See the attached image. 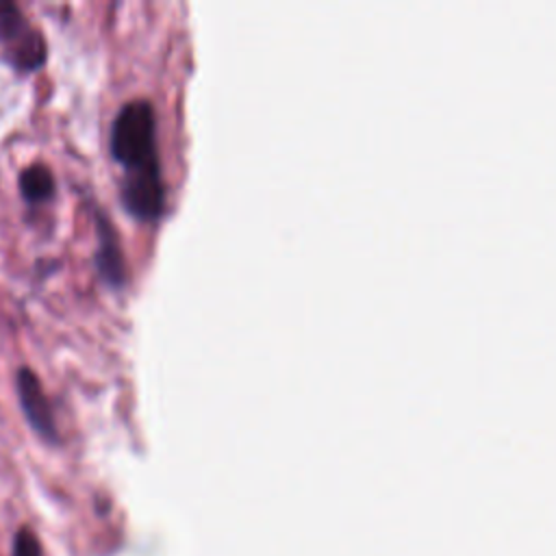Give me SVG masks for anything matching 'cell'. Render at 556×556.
I'll return each mask as SVG.
<instances>
[{"mask_svg":"<svg viewBox=\"0 0 556 556\" xmlns=\"http://www.w3.org/2000/svg\"><path fill=\"white\" fill-rule=\"evenodd\" d=\"M111 159L122 167L119 200L139 224H156L165 213V180L156 143V111L150 100L124 102L109 130Z\"/></svg>","mask_w":556,"mask_h":556,"instance_id":"6da1fadb","label":"cell"},{"mask_svg":"<svg viewBox=\"0 0 556 556\" xmlns=\"http://www.w3.org/2000/svg\"><path fill=\"white\" fill-rule=\"evenodd\" d=\"M0 61L28 76L48 63V41L37 24L9 0H0Z\"/></svg>","mask_w":556,"mask_h":556,"instance_id":"7a4b0ae2","label":"cell"},{"mask_svg":"<svg viewBox=\"0 0 556 556\" xmlns=\"http://www.w3.org/2000/svg\"><path fill=\"white\" fill-rule=\"evenodd\" d=\"M91 219L96 230L93 267L100 282L111 291H124L128 285V265L122 248L119 232L100 204H91Z\"/></svg>","mask_w":556,"mask_h":556,"instance_id":"3957f363","label":"cell"},{"mask_svg":"<svg viewBox=\"0 0 556 556\" xmlns=\"http://www.w3.org/2000/svg\"><path fill=\"white\" fill-rule=\"evenodd\" d=\"M15 393H17V404L20 410L30 426V430L46 443L59 445L61 443V432L56 426L54 408L52 402L37 376L35 369L22 365L15 371Z\"/></svg>","mask_w":556,"mask_h":556,"instance_id":"277c9868","label":"cell"},{"mask_svg":"<svg viewBox=\"0 0 556 556\" xmlns=\"http://www.w3.org/2000/svg\"><path fill=\"white\" fill-rule=\"evenodd\" d=\"M17 189L22 200L28 206H41L54 200L56 195V180L52 169L46 163H30L17 176Z\"/></svg>","mask_w":556,"mask_h":556,"instance_id":"5b68a950","label":"cell"},{"mask_svg":"<svg viewBox=\"0 0 556 556\" xmlns=\"http://www.w3.org/2000/svg\"><path fill=\"white\" fill-rule=\"evenodd\" d=\"M13 556H43L41 543L30 528L17 530V534L13 539Z\"/></svg>","mask_w":556,"mask_h":556,"instance_id":"8992f818","label":"cell"}]
</instances>
